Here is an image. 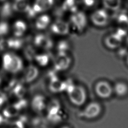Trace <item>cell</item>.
Masks as SVG:
<instances>
[{"instance_id": "cell-1", "label": "cell", "mask_w": 128, "mask_h": 128, "mask_svg": "<svg viewBox=\"0 0 128 128\" xmlns=\"http://www.w3.org/2000/svg\"><path fill=\"white\" fill-rule=\"evenodd\" d=\"M1 62L4 70L10 74L20 73L24 67L22 58L13 51L4 52L2 57Z\"/></svg>"}, {"instance_id": "cell-2", "label": "cell", "mask_w": 128, "mask_h": 128, "mask_svg": "<svg viewBox=\"0 0 128 128\" xmlns=\"http://www.w3.org/2000/svg\"><path fill=\"white\" fill-rule=\"evenodd\" d=\"M65 92L70 102L75 106H80L86 100V93L85 89L82 86L75 84L72 81L67 84Z\"/></svg>"}, {"instance_id": "cell-3", "label": "cell", "mask_w": 128, "mask_h": 128, "mask_svg": "<svg viewBox=\"0 0 128 128\" xmlns=\"http://www.w3.org/2000/svg\"><path fill=\"white\" fill-rule=\"evenodd\" d=\"M46 118L53 122L62 121L64 118V113L60 102L56 99L48 100L44 112Z\"/></svg>"}, {"instance_id": "cell-4", "label": "cell", "mask_w": 128, "mask_h": 128, "mask_svg": "<svg viewBox=\"0 0 128 128\" xmlns=\"http://www.w3.org/2000/svg\"><path fill=\"white\" fill-rule=\"evenodd\" d=\"M54 0H36L34 4L26 12L30 18H34L36 14L46 11L52 6Z\"/></svg>"}, {"instance_id": "cell-5", "label": "cell", "mask_w": 128, "mask_h": 128, "mask_svg": "<svg viewBox=\"0 0 128 128\" xmlns=\"http://www.w3.org/2000/svg\"><path fill=\"white\" fill-rule=\"evenodd\" d=\"M20 82L23 84H30L36 80L39 76V70L36 66L30 64L24 66L20 72Z\"/></svg>"}, {"instance_id": "cell-6", "label": "cell", "mask_w": 128, "mask_h": 128, "mask_svg": "<svg viewBox=\"0 0 128 128\" xmlns=\"http://www.w3.org/2000/svg\"><path fill=\"white\" fill-rule=\"evenodd\" d=\"M72 60L67 53L58 52L53 60L54 70L62 72L68 70L71 64Z\"/></svg>"}, {"instance_id": "cell-7", "label": "cell", "mask_w": 128, "mask_h": 128, "mask_svg": "<svg viewBox=\"0 0 128 128\" xmlns=\"http://www.w3.org/2000/svg\"><path fill=\"white\" fill-rule=\"evenodd\" d=\"M87 23L85 14L82 12H73L70 18V24L72 28L78 32L82 31Z\"/></svg>"}, {"instance_id": "cell-8", "label": "cell", "mask_w": 128, "mask_h": 128, "mask_svg": "<svg viewBox=\"0 0 128 128\" xmlns=\"http://www.w3.org/2000/svg\"><path fill=\"white\" fill-rule=\"evenodd\" d=\"M48 100L42 94L34 95L30 102V106L32 110L37 114L45 112Z\"/></svg>"}, {"instance_id": "cell-9", "label": "cell", "mask_w": 128, "mask_h": 128, "mask_svg": "<svg viewBox=\"0 0 128 128\" xmlns=\"http://www.w3.org/2000/svg\"><path fill=\"white\" fill-rule=\"evenodd\" d=\"M33 43L35 46L48 50L54 46L53 41L48 36L44 34H38L36 35L33 39Z\"/></svg>"}, {"instance_id": "cell-10", "label": "cell", "mask_w": 128, "mask_h": 128, "mask_svg": "<svg viewBox=\"0 0 128 128\" xmlns=\"http://www.w3.org/2000/svg\"><path fill=\"white\" fill-rule=\"evenodd\" d=\"M102 111V107L97 102L88 104L82 112V116L88 119H92L99 116Z\"/></svg>"}, {"instance_id": "cell-11", "label": "cell", "mask_w": 128, "mask_h": 128, "mask_svg": "<svg viewBox=\"0 0 128 128\" xmlns=\"http://www.w3.org/2000/svg\"><path fill=\"white\" fill-rule=\"evenodd\" d=\"M50 31L57 35L64 36L68 34L70 31V24L60 20H56L50 26Z\"/></svg>"}, {"instance_id": "cell-12", "label": "cell", "mask_w": 128, "mask_h": 128, "mask_svg": "<svg viewBox=\"0 0 128 128\" xmlns=\"http://www.w3.org/2000/svg\"><path fill=\"white\" fill-rule=\"evenodd\" d=\"M94 89L97 95L103 98L110 97L113 90L110 84L104 80H100L97 82Z\"/></svg>"}, {"instance_id": "cell-13", "label": "cell", "mask_w": 128, "mask_h": 128, "mask_svg": "<svg viewBox=\"0 0 128 128\" xmlns=\"http://www.w3.org/2000/svg\"><path fill=\"white\" fill-rule=\"evenodd\" d=\"M90 19L94 25L98 26H102L108 23V16L105 10L99 9L96 10L92 14Z\"/></svg>"}, {"instance_id": "cell-14", "label": "cell", "mask_w": 128, "mask_h": 128, "mask_svg": "<svg viewBox=\"0 0 128 128\" xmlns=\"http://www.w3.org/2000/svg\"><path fill=\"white\" fill-rule=\"evenodd\" d=\"M48 88L53 93H60L65 90V81L58 78L56 76H50Z\"/></svg>"}, {"instance_id": "cell-15", "label": "cell", "mask_w": 128, "mask_h": 128, "mask_svg": "<svg viewBox=\"0 0 128 128\" xmlns=\"http://www.w3.org/2000/svg\"><path fill=\"white\" fill-rule=\"evenodd\" d=\"M1 114L6 120L16 118L19 116L20 111L13 104H8L2 110Z\"/></svg>"}, {"instance_id": "cell-16", "label": "cell", "mask_w": 128, "mask_h": 128, "mask_svg": "<svg viewBox=\"0 0 128 128\" xmlns=\"http://www.w3.org/2000/svg\"><path fill=\"white\" fill-rule=\"evenodd\" d=\"M122 38L114 33L108 36L105 39L104 42L106 46L111 49H114L118 48L122 44Z\"/></svg>"}, {"instance_id": "cell-17", "label": "cell", "mask_w": 128, "mask_h": 128, "mask_svg": "<svg viewBox=\"0 0 128 128\" xmlns=\"http://www.w3.org/2000/svg\"><path fill=\"white\" fill-rule=\"evenodd\" d=\"M27 25L22 20L16 21L12 26V32L14 36L21 38L26 32Z\"/></svg>"}, {"instance_id": "cell-18", "label": "cell", "mask_w": 128, "mask_h": 128, "mask_svg": "<svg viewBox=\"0 0 128 128\" xmlns=\"http://www.w3.org/2000/svg\"><path fill=\"white\" fill-rule=\"evenodd\" d=\"M24 40L21 38L13 37L6 40V48L13 50L20 49L23 46Z\"/></svg>"}, {"instance_id": "cell-19", "label": "cell", "mask_w": 128, "mask_h": 128, "mask_svg": "<svg viewBox=\"0 0 128 128\" xmlns=\"http://www.w3.org/2000/svg\"><path fill=\"white\" fill-rule=\"evenodd\" d=\"M14 12L26 13L30 6L28 0H14L12 4Z\"/></svg>"}, {"instance_id": "cell-20", "label": "cell", "mask_w": 128, "mask_h": 128, "mask_svg": "<svg viewBox=\"0 0 128 128\" xmlns=\"http://www.w3.org/2000/svg\"><path fill=\"white\" fill-rule=\"evenodd\" d=\"M50 60V54L48 52L36 53L34 60L40 66H45L48 65Z\"/></svg>"}, {"instance_id": "cell-21", "label": "cell", "mask_w": 128, "mask_h": 128, "mask_svg": "<svg viewBox=\"0 0 128 128\" xmlns=\"http://www.w3.org/2000/svg\"><path fill=\"white\" fill-rule=\"evenodd\" d=\"M50 22V17L48 14H42L38 16L35 22V27L39 30L46 28Z\"/></svg>"}, {"instance_id": "cell-22", "label": "cell", "mask_w": 128, "mask_h": 128, "mask_svg": "<svg viewBox=\"0 0 128 128\" xmlns=\"http://www.w3.org/2000/svg\"><path fill=\"white\" fill-rule=\"evenodd\" d=\"M14 10L11 3L8 2H4L0 8V16L4 19L10 17Z\"/></svg>"}, {"instance_id": "cell-23", "label": "cell", "mask_w": 128, "mask_h": 128, "mask_svg": "<svg viewBox=\"0 0 128 128\" xmlns=\"http://www.w3.org/2000/svg\"><path fill=\"white\" fill-rule=\"evenodd\" d=\"M76 0H64L62 5L61 12H76Z\"/></svg>"}, {"instance_id": "cell-24", "label": "cell", "mask_w": 128, "mask_h": 128, "mask_svg": "<svg viewBox=\"0 0 128 128\" xmlns=\"http://www.w3.org/2000/svg\"><path fill=\"white\" fill-rule=\"evenodd\" d=\"M114 90L118 96H124L128 92V86L124 82H118L115 84Z\"/></svg>"}, {"instance_id": "cell-25", "label": "cell", "mask_w": 128, "mask_h": 128, "mask_svg": "<svg viewBox=\"0 0 128 128\" xmlns=\"http://www.w3.org/2000/svg\"><path fill=\"white\" fill-rule=\"evenodd\" d=\"M104 6L112 10H118L121 6V0H102Z\"/></svg>"}, {"instance_id": "cell-26", "label": "cell", "mask_w": 128, "mask_h": 128, "mask_svg": "<svg viewBox=\"0 0 128 128\" xmlns=\"http://www.w3.org/2000/svg\"><path fill=\"white\" fill-rule=\"evenodd\" d=\"M28 120H22L20 118H16L10 124L8 128H28Z\"/></svg>"}, {"instance_id": "cell-27", "label": "cell", "mask_w": 128, "mask_h": 128, "mask_svg": "<svg viewBox=\"0 0 128 128\" xmlns=\"http://www.w3.org/2000/svg\"><path fill=\"white\" fill-rule=\"evenodd\" d=\"M117 22L118 28H122L126 31L128 30V16L124 14H120L117 18Z\"/></svg>"}, {"instance_id": "cell-28", "label": "cell", "mask_w": 128, "mask_h": 128, "mask_svg": "<svg viewBox=\"0 0 128 128\" xmlns=\"http://www.w3.org/2000/svg\"><path fill=\"white\" fill-rule=\"evenodd\" d=\"M10 26L5 21L0 22V38L6 36L8 33Z\"/></svg>"}, {"instance_id": "cell-29", "label": "cell", "mask_w": 128, "mask_h": 128, "mask_svg": "<svg viewBox=\"0 0 128 128\" xmlns=\"http://www.w3.org/2000/svg\"><path fill=\"white\" fill-rule=\"evenodd\" d=\"M56 48L58 52L67 53L69 49L68 44L66 40H61L58 42Z\"/></svg>"}, {"instance_id": "cell-30", "label": "cell", "mask_w": 128, "mask_h": 128, "mask_svg": "<svg viewBox=\"0 0 128 128\" xmlns=\"http://www.w3.org/2000/svg\"><path fill=\"white\" fill-rule=\"evenodd\" d=\"M8 98L5 92H0V112L8 104Z\"/></svg>"}, {"instance_id": "cell-31", "label": "cell", "mask_w": 128, "mask_h": 128, "mask_svg": "<svg viewBox=\"0 0 128 128\" xmlns=\"http://www.w3.org/2000/svg\"><path fill=\"white\" fill-rule=\"evenodd\" d=\"M83 4L88 7L92 6L95 3V0H82Z\"/></svg>"}, {"instance_id": "cell-32", "label": "cell", "mask_w": 128, "mask_h": 128, "mask_svg": "<svg viewBox=\"0 0 128 128\" xmlns=\"http://www.w3.org/2000/svg\"><path fill=\"white\" fill-rule=\"evenodd\" d=\"M6 119L5 118L2 116V114L0 113V128H2L4 124L6 123Z\"/></svg>"}, {"instance_id": "cell-33", "label": "cell", "mask_w": 128, "mask_h": 128, "mask_svg": "<svg viewBox=\"0 0 128 128\" xmlns=\"http://www.w3.org/2000/svg\"><path fill=\"white\" fill-rule=\"evenodd\" d=\"M2 78L0 77V90L2 87Z\"/></svg>"}, {"instance_id": "cell-34", "label": "cell", "mask_w": 128, "mask_h": 128, "mask_svg": "<svg viewBox=\"0 0 128 128\" xmlns=\"http://www.w3.org/2000/svg\"><path fill=\"white\" fill-rule=\"evenodd\" d=\"M58 128H70V127L68 126H62Z\"/></svg>"}, {"instance_id": "cell-35", "label": "cell", "mask_w": 128, "mask_h": 128, "mask_svg": "<svg viewBox=\"0 0 128 128\" xmlns=\"http://www.w3.org/2000/svg\"><path fill=\"white\" fill-rule=\"evenodd\" d=\"M6 0H0V2H4Z\"/></svg>"}, {"instance_id": "cell-36", "label": "cell", "mask_w": 128, "mask_h": 128, "mask_svg": "<svg viewBox=\"0 0 128 128\" xmlns=\"http://www.w3.org/2000/svg\"><path fill=\"white\" fill-rule=\"evenodd\" d=\"M126 43H127V44H128V37L127 40H126Z\"/></svg>"}, {"instance_id": "cell-37", "label": "cell", "mask_w": 128, "mask_h": 128, "mask_svg": "<svg viewBox=\"0 0 128 128\" xmlns=\"http://www.w3.org/2000/svg\"><path fill=\"white\" fill-rule=\"evenodd\" d=\"M127 64H128V58H127Z\"/></svg>"}]
</instances>
